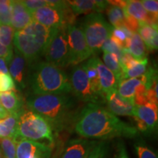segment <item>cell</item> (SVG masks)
<instances>
[{"label":"cell","instance_id":"obj_5","mask_svg":"<svg viewBox=\"0 0 158 158\" xmlns=\"http://www.w3.org/2000/svg\"><path fill=\"white\" fill-rule=\"evenodd\" d=\"M30 141L48 140L54 143V133L44 118L31 110L21 109L19 113L17 124V139Z\"/></svg>","mask_w":158,"mask_h":158},{"label":"cell","instance_id":"obj_7","mask_svg":"<svg viewBox=\"0 0 158 158\" xmlns=\"http://www.w3.org/2000/svg\"><path fill=\"white\" fill-rule=\"evenodd\" d=\"M31 13L33 21L48 28L59 29L68 25H73L75 19V14L69 4L63 8L46 6Z\"/></svg>","mask_w":158,"mask_h":158},{"label":"cell","instance_id":"obj_43","mask_svg":"<svg viewBox=\"0 0 158 158\" xmlns=\"http://www.w3.org/2000/svg\"><path fill=\"white\" fill-rule=\"evenodd\" d=\"M0 158H4V155L2 154V152L1 148H0Z\"/></svg>","mask_w":158,"mask_h":158},{"label":"cell","instance_id":"obj_15","mask_svg":"<svg viewBox=\"0 0 158 158\" xmlns=\"http://www.w3.org/2000/svg\"><path fill=\"white\" fill-rule=\"evenodd\" d=\"M123 10L124 15L133 16L140 23H146L157 29V15L148 13L141 5V1H137V0L127 1V4Z\"/></svg>","mask_w":158,"mask_h":158},{"label":"cell","instance_id":"obj_30","mask_svg":"<svg viewBox=\"0 0 158 158\" xmlns=\"http://www.w3.org/2000/svg\"><path fill=\"white\" fill-rule=\"evenodd\" d=\"M11 23V5L9 0H0V25Z\"/></svg>","mask_w":158,"mask_h":158},{"label":"cell","instance_id":"obj_12","mask_svg":"<svg viewBox=\"0 0 158 158\" xmlns=\"http://www.w3.org/2000/svg\"><path fill=\"white\" fill-rule=\"evenodd\" d=\"M50 146L37 141L21 139L17 141L16 158H50Z\"/></svg>","mask_w":158,"mask_h":158},{"label":"cell","instance_id":"obj_33","mask_svg":"<svg viewBox=\"0 0 158 158\" xmlns=\"http://www.w3.org/2000/svg\"><path fill=\"white\" fill-rule=\"evenodd\" d=\"M101 49L103 51V52H108L115 54L118 57L120 62V59H121L124 53V48H122L118 44H116L114 40L110 39V37L104 43Z\"/></svg>","mask_w":158,"mask_h":158},{"label":"cell","instance_id":"obj_9","mask_svg":"<svg viewBox=\"0 0 158 158\" xmlns=\"http://www.w3.org/2000/svg\"><path fill=\"white\" fill-rule=\"evenodd\" d=\"M44 56L47 62L59 68L70 65L66 27L57 29L45 51Z\"/></svg>","mask_w":158,"mask_h":158},{"label":"cell","instance_id":"obj_41","mask_svg":"<svg viewBox=\"0 0 158 158\" xmlns=\"http://www.w3.org/2000/svg\"><path fill=\"white\" fill-rule=\"evenodd\" d=\"M9 115L10 114H8V112L2 107L1 102H0V120L5 119V118H7Z\"/></svg>","mask_w":158,"mask_h":158},{"label":"cell","instance_id":"obj_36","mask_svg":"<svg viewBox=\"0 0 158 158\" xmlns=\"http://www.w3.org/2000/svg\"><path fill=\"white\" fill-rule=\"evenodd\" d=\"M124 27L127 28L131 33H138V30L140 27V22L135 18L130 15H124Z\"/></svg>","mask_w":158,"mask_h":158},{"label":"cell","instance_id":"obj_42","mask_svg":"<svg viewBox=\"0 0 158 158\" xmlns=\"http://www.w3.org/2000/svg\"><path fill=\"white\" fill-rule=\"evenodd\" d=\"M118 158H128L127 155V153H126L124 148H122V149H120L119 155H118Z\"/></svg>","mask_w":158,"mask_h":158},{"label":"cell","instance_id":"obj_25","mask_svg":"<svg viewBox=\"0 0 158 158\" xmlns=\"http://www.w3.org/2000/svg\"><path fill=\"white\" fill-rule=\"evenodd\" d=\"M103 64L113 73L115 78L118 83L122 79V70L121 64L118 57L115 54L110 53L104 52L103 54Z\"/></svg>","mask_w":158,"mask_h":158},{"label":"cell","instance_id":"obj_35","mask_svg":"<svg viewBox=\"0 0 158 158\" xmlns=\"http://www.w3.org/2000/svg\"><path fill=\"white\" fill-rule=\"evenodd\" d=\"M22 2L30 13L48 6V2L45 0H23Z\"/></svg>","mask_w":158,"mask_h":158},{"label":"cell","instance_id":"obj_1","mask_svg":"<svg viewBox=\"0 0 158 158\" xmlns=\"http://www.w3.org/2000/svg\"><path fill=\"white\" fill-rule=\"evenodd\" d=\"M75 130L86 139L107 140L116 137L133 138L138 130L120 120L117 116L98 104L88 103L80 114Z\"/></svg>","mask_w":158,"mask_h":158},{"label":"cell","instance_id":"obj_17","mask_svg":"<svg viewBox=\"0 0 158 158\" xmlns=\"http://www.w3.org/2000/svg\"><path fill=\"white\" fill-rule=\"evenodd\" d=\"M94 64L98 73L99 81L102 92L104 94H107L110 91L117 89L118 82L113 74V73L103 64L96 55H93Z\"/></svg>","mask_w":158,"mask_h":158},{"label":"cell","instance_id":"obj_22","mask_svg":"<svg viewBox=\"0 0 158 158\" xmlns=\"http://www.w3.org/2000/svg\"><path fill=\"white\" fill-rule=\"evenodd\" d=\"M143 83L141 77L128 79H123L118 83L117 92L120 96L126 100L134 101V95L136 88Z\"/></svg>","mask_w":158,"mask_h":158},{"label":"cell","instance_id":"obj_4","mask_svg":"<svg viewBox=\"0 0 158 158\" xmlns=\"http://www.w3.org/2000/svg\"><path fill=\"white\" fill-rule=\"evenodd\" d=\"M34 95L62 94L73 92L70 79L62 69L48 62L35 65L29 79Z\"/></svg>","mask_w":158,"mask_h":158},{"label":"cell","instance_id":"obj_19","mask_svg":"<svg viewBox=\"0 0 158 158\" xmlns=\"http://www.w3.org/2000/svg\"><path fill=\"white\" fill-rule=\"evenodd\" d=\"M25 64L26 59L17 50L13 55V59L9 63L10 75L14 79L20 88H24L25 84ZM13 80V81H14Z\"/></svg>","mask_w":158,"mask_h":158},{"label":"cell","instance_id":"obj_34","mask_svg":"<svg viewBox=\"0 0 158 158\" xmlns=\"http://www.w3.org/2000/svg\"><path fill=\"white\" fill-rule=\"evenodd\" d=\"M15 84L10 75L0 73V93L13 91Z\"/></svg>","mask_w":158,"mask_h":158},{"label":"cell","instance_id":"obj_20","mask_svg":"<svg viewBox=\"0 0 158 158\" xmlns=\"http://www.w3.org/2000/svg\"><path fill=\"white\" fill-rule=\"evenodd\" d=\"M124 49L129 52L136 60L141 61L147 59V47L138 33H133L131 37L126 39Z\"/></svg>","mask_w":158,"mask_h":158},{"label":"cell","instance_id":"obj_6","mask_svg":"<svg viewBox=\"0 0 158 158\" xmlns=\"http://www.w3.org/2000/svg\"><path fill=\"white\" fill-rule=\"evenodd\" d=\"M81 29L92 55H96L111 36L114 27L106 21L101 13H92L85 16Z\"/></svg>","mask_w":158,"mask_h":158},{"label":"cell","instance_id":"obj_16","mask_svg":"<svg viewBox=\"0 0 158 158\" xmlns=\"http://www.w3.org/2000/svg\"><path fill=\"white\" fill-rule=\"evenodd\" d=\"M10 26L15 31L21 30L33 21L31 13L23 5L22 1L12 0Z\"/></svg>","mask_w":158,"mask_h":158},{"label":"cell","instance_id":"obj_11","mask_svg":"<svg viewBox=\"0 0 158 158\" xmlns=\"http://www.w3.org/2000/svg\"><path fill=\"white\" fill-rule=\"evenodd\" d=\"M133 117L137 130L144 133H152L157 127V105L148 102L143 106H135Z\"/></svg>","mask_w":158,"mask_h":158},{"label":"cell","instance_id":"obj_38","mask_svg":"<svg viewBox=\"0 0 158 158\" xmlns=\"http://www.w3.org/2000/svg\"><path fill=\"white\" fill-rule=\"evenodd\" d=\"M135 149L139 158H157V155L145 146H135Z\"/></svg>","mask_w":158,"mask_h":158},{"label":"cell","instance_id":"obj_21","mask_svg":"<svg viewBox=\"0 0 158 158\" xmlns=\"http://www.w3.org/2000/svg\"><path fill=\"white\" fill-rule=\"evenodd\" d=\"M0 102L9 114H19L22 109V101L14 91L0 93Z\"/></svg>","mask_w":158,"mask_h":158},{"label":"cell","instance_id":"obj_24","mask_svg":"<svg viewBox=\"0 0 158 158\" xmlns=\"http://www.w3.org/2000/svg\"><path fill=\"white\" fill-rule=\"evenodd\" d=\"M18 117L19 114H10L5 119L0 120V138H13L17 139Z\"/></svg>","mask_w":158,"mask_h":158},{"label":"cell","instance_id":"obj_37","mask_svg":"<svg viewBox=\"0 0 158 158\" xmlns=\"http://www.w3.org/2000/svg\"><path fill=\"white\" fill-rule=\"evenodd\" d=\"M141 3L148 13L157 15L158 2L157 0H142Z\"/></svg>","mask_w":158,"mask_h":158},{"label":"cell","instance_id":"obj_13","mask_svg":"<svg viewBox=\"0 0 158 158\" xmlns=\"http://www.w3.org/2000/svg\"><path fill=\"white\" fill-rule=\"evenodd\" d=\"M105 100L108 110L114 115L133 116L135 108L134 101L120 96L116 89L105 94Z\"/></svg>","mask_w":158,"mask_h":158},{"label":"cell","instance_id":"obj_29","mask_svg":"<svg viewBox=\"0 0 158 158\" xmlns=\"http://www.w3.org/2000/svg\"><path fill=\"white\" fill-rule=\"evenodd\" d=\"M15 30L11 26L0 25V44L13 48V41Z\"/></svg>","mask_w":158,"mask_h":158},{"label":"cell","instance_id":"obj_3","mask_svg":"<svg viewBox=\"0 0 158 158\" xmlns=\"http://www.w3.org/2000/svg\"><path fill=\"white\" fill-rule=\"evenodd\" d=\"M57 29L32 21L24 29L15 31L13 37L15 50L25 59L33 62L45 54Z\"/></svg>","mask_w":158,"mask_h":158},{"label":"cell","instance_id":"obj_8","mask_svg":"<svg viewBox=\"0 0 158 158\" xmlns=\"http://www.w3.org/2000/svg\"><path fill=\"white\" fill-rule=\"evenodd\" d=\"M70 82L73 92L80 101L98 105L106 101L93 90L82 64L76 65L73 69Z\"/></svg>","mask_w":158,"mask_h":158},{"label":"cell","instance_id":"obj_23","mask_svg":"<svg viewBox=\"0 0 158 158\" xmlns=\"http://www.w3.org/2000/svg\"><path fill=\"white\" fill-rule=\"evenodd\" d=\"M82 65L84 67L85 71H86L88 79L91 85H92V87L93 89V90L99 96L105 99V94L102 93L101 89H100L98 73L95 67V64H94V56H92L90 59H89L87 62L82 64Z\"/></svg>","mask_w":158,"mask_h":158},{"label":"cell","instance_id":"obj_39","mask_svg":"<svg viewBox=\"0 0 158 158\" xmlns=\"http://www.w3.org/2000/svg\"><path fill=\"white\" fill-rule=\"evenodd\" d=\"M13 56V48H8V47L4 46L0 44V58L5 59L6 62L9 64Z\"/></svg>","mask_w":158,"mask_h":158},{"label":"cell","instance_id":"obj_40","mask_svg":"<svg viewBox=\"0 0 158 158\" xmlns=\"http://www.w3.org/2000/svg\"><path fill=\"white\" fill-rule=\"evenodd\" d=\"M0 73L9 74L8 68H7V63L5 59L0 58Z\"/></svg>","mask_w":158,"mask_h":158},{"label":"cell","instance_id":"obj_18","mask_svg":"<svg viewBox=\"0 0 158 158\" xmlns=\"http://www.w3.org/2000/svg\"><path fill=\"white\" fill-rule=\"evenodd\" d=\"M68 2L75 15H88L92 13H100L109 5L108 1H95V0H75V1H68Z\"/></svg>","mask_w":158,"mask_h":158},{"label":"cell","instance_id":"obj_26","mask_svg":"<svg viewBox=\"0 0 158 158\" xmlns=\"http://www.w3.org/2000/svg\"><path fill=\"white\" fill-rule=\"evenodd\" d=\"M106 13H107L108 19L114 28H120L124 27V10L120 7L116 6L110 5L107 7Z\"/></svg>","mask_w":158,"mask_h":158},{"label":"cell","instance_id":"obj_32","mask_svg":"<svg viewBox=\"0 0 158 158\" xmlns=\"http://www.w3.org/2000/svg\"><path fill=\"white\" fill-rule=\"evenodd\" d=\"M138 31V34L140 35L145 44L149 42L150 40L152 39L155 35H157V29L153 28L151 26L143 23H140V27Z\"/></svg>","mask_w":158,"mask_h":158},{"label":"cell","instance_id":"obj_2","mask_svg":"<svg viewBox=\"0 0 158 158\" xmlns=\"http://www.w3.org/2000/svg\"><path fill=\"white\" fill-rule=\"evenodd\" d=\"M27 102L29 109L44 118L56 133L76 124L81 112L78 100L68 94L32 95Z\"/></svg>","mask_w":158,"mask_h":158},{"label":"cell","instance_id":"obj_27","mask_svg":"<svg viewBox=\"0 0 158 158\" xmlns=\"http://www.w3.org/2000/svg\"><path fill=\"white\" fill-rule=\"evenodd\" d=\"M148 59L147 58L143 60L139 61L135 66L130 69H122V79L128 78H139L145 73L147 69Z\"/></svg>","mask_w":158,"mask_h":158},{"label":"cell","instance_id":"obj_28","mask_svg":"<svg viewBox=\"0 0 158 158\" xmlns=\"http://www.w3.org/2000/svg\"><path fill=\"white\" fill-rule=\"evenodd\" d=\"M18 140L13 138H0V147L4 158H16V145Z\"/></svg>","mask_w":158,"mask_h":158},{"label":"cell","instance_id":"obj_31","mask_svg":"<svg viewBox=\"0 0 158 158\" xmlns=\"http://www.w3.org/2000/svg\"><path fill=\"white\" fill-rule=\"evenodd\" d=\"M108 144L106 141H98L86 158H107Z\"/></svg>","mask_w":158,"mask_h":158},{"label":"cell","instance_id":"obj_10","mask_svg":"<svg viewBox=\"0 0 158 158\" xmlns=\"http://www.w3.org/2000/svg\"><path fill=\"white\" fill-rule=\"evenodd\" d=\"M66 34L70 54V64L78 65L79 63L92 56L81 29L75 25L66 27Z\"/></svg>","mask_w":158,"mask_h":158},{"label":"cell","instance_id":"obj_14","mask_svg":"<svg viewBox=\"0 0 158 158\" xmlns=\"http://www.w3.org/2000/svg\"><path fill=\"white\" fill-rule=\"evenodd\" d=\"M97 142L86 138L71 140L63 152L61 158H86Z\"/></svg>","mask_w":158,"mask_h":158}]
</instances>
